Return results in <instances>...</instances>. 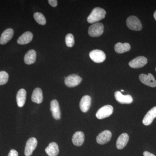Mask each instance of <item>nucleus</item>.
Wrapping results in <instances>:
<instances>
[{
	"label": "nucleus",
	"instance_id": "1a4fd4ad",
	"mask_svg": "<svg viewBox=\"0 0 156 156\" xmlns=\"http://www.w3.org/2000/svg\"><path fill=\"white\" fill-rule=\"evenodd\" d=\"M147 62V58L144 56H139L130 61L129 62V65L132 68H140L145 66Z\"/></svg>",
	"mask_w": 156,
	"mask_h": 156
},
{
	"label": "nucleus",
	"instance_id": "c756f323",
	"mask_svg": "<svg viewBox=\"0 0 156 156\" xmlns=\"http://www.w3.org/2000/svg\"><path fill=\"white\" fill-rule=\"evenodd\" d=\"M154 18L155 20L156 21V11H155L154 13Z\"/></svg>",
	"mask_w": 156,
	"mask_h": 156
},
{
	"label": "nucleus",
	"instance_id": "a878e982",
	"mask_svg": "<svg viewBox=\"0 0 156 156\" xmlns=\"http://www.w3.org/2000/svg\"><path fill=\"white\" fill-rule=\"evenodd\" d=\"M9 75L5 71L0 72V85H5L9 80Z\"/></svg>",
	"mask_w": 156,
	"mask_h": 156
},
{
	"label": "nucleus",
	"instance_id": "9b49d317",
	"mask_svg": "<svg viewBox=\"0 0 156 156\" xmlns=\"http://www.w3.org/2000/svg\"><path fill=\"white\" fill-rule=\"evenodd\" d=\"M115 97L117 101L122 104H129L133 102V98L131 95H123L119 91H116L115 92Z\"/></svg>",
	"mask_w": 156,
	"mask_h": 156
},
{
	"label": "nucleus",
	"instance_id": "dca6fc26",
	"mask_svg": "<svg viewBox=\"0 0 156 156\" xmlns=\"http://www.w3.org/2000/svg\"><path fill=\"white\" fill-rule=\"evenodd\" d=\"M129 137L127 133H123L119 136L116 141V147L118 149L124 148L127 145L129 140Z\"/></svg>",
	"mask_w": 156,
	"mask_h": 156
},
{
	"label": "nucleus",
	"instance_id": "b1692460",
	"mask_svg": "<svg viewBox=\"0 0 156 156\" xmlns=\"http://www.w3.org/2000/svg\"><path fill=\"white\" fill-rule=\"evenodd\" d=\"M34 17L36 22L40 25H44L46 24L47 22L46 18L42 13L36 12L34 14Z\"/></svg>",
	"mask_w": 156,
	"mask_h": 156
},
{
	"label": "nucleus",
	"instance_id": "6ab92c4d",
	"mask_svg": "<svg viewBox=\"0 0 156 156\" xmlns=\"http://www.w3.org/2000/svg\"><path fill=\"white\" fill-rule=\"evenodd\" d=\"M27 92L25 89H20L17 92L16 96V100L17 105L19 107H22L25 104L26 100Z\"/></svg>",
	"mask_w": 156,
	"mask_h": 156
},
{
	"label": "nucleus",
	"instance_id": "423d86ee",
	"mask_svg": "<svg viewBox=\"0 0 156 156\" xmlns=\"http://www.w3.org/2000/svg\"><path fill=\"white\" fill-rule=\"evenodd\" d=\"M89 56L92 61L96 63L103 62L106 58V55L104 52L99 50H92L89 53Z\"/></svg>",
	"mask_w": 156,
	"mask_h": 156
},
{
	"label": "nucleus",
	"instance_id": "7c9ffc66",
	"mask_svg": "<svg viewBox=\"0 0 156 156\" xmlns=\"http://www.w3.org/2000/svg\"><path fill=\"white\" fill-rule=\"evenodd\" d=\"M121 92H124V90H121Z\"/></svg>",
	"mask_w": 156,
	"mask_h": 156
},
{
	"label": "nucleus",
	"instance_id": "cd10ccee",
	"mask_svg": "<svg viewBox=\"0 0 156 156\" xmlns=\"http://www.w3.org/2000/svg\"><path fill=\"white\" fill-rule=\"evenodd\" d=\"M48 2L49 4L53 7H56L57 6L58 2L56 0H49Z\"/></svg>",
	"mask_w": 156,
	"mask_h": 156
},
{
	"label": "nucleus",
	"instance_id": "6e6552de",
	"mask_svg": "<svg viewBox=\"0 0 156 156\" xmlns=\"http://www.w3.org/2000/svg\"><path fill=\"white\" fill-rule=\"evenodd\" d=\"M37 145V140L35 137L29 138L26 144L24 154L26 156H30Z\"/></svg>",
	"mask_w": 156,
	"mask_h": 156
},
{
	"label": "nucleus",
	"instance_id": "9d476101",
	"mask_svg": "<svg viewBox=\"0 0 156 156\" xmlns=\"http://www.w3.org/2000/svg\"><path fill=\"white\" fill-rule=\"evenodd\" d=\"M112 134L109 130H105L101 132L96 137V141L98 144H104L111 139Z\"/></svg>",
	"mask_w": 156,
	"mask_h": 156
},
{
	"label": "nucleus",
	"instance_id": "c85d7f7f",
	"mask_svg": "<svg viewBox=\"0 0 156 156\" xmlns=\"http://www.w3.org/2000/svg\"><path fill=\"white\" fill-rule=\"evenodd\" d=\"M144 156H156L153 154L149 152L148 151H144L143 153Z\"/></svg>",
	"mask_w": 156,
	"mask_h": 156
},
{
	"label": "nucleus",
	"instance_id": "412c9836",
	"mask_svg": "<svg viewBox=\"0 0 156 156\" xmlns=\"http://www.w3.org/2000/svg\"><path fill=\"white\" fill-rule=\"evenodd\" d=\"M36 52L34 50H29L24 56V61L26 64H33L36 60Z\"/></svg>",
	"mask_w": 156,
	"mask_h": 156
},
{
	"label": "nucleus",
	"instance_id": "5701e85b",
	"mask_svg": "<svg viewBox=\"0 0 156 156\" xmlns=\"http://www.w3.org/2000/svg\"><path fill=\"white\" fill-rule=\"evenodd\" d=\"M115 50L118 53H123L128 52L131 49V45L128 43L122 44L118 43L115 45Z\"/></svg>",
	"mask_w": 156,
	"mask_h": 156
},
{
	"label": "nucleus",
	"instance_id": "bb28decb",
	"mask_svg": "<svg viewBox=\"0 0 156 156\" xmlns=\"http://www.w3.org/2000/svg\"><path fill=\"white\" fill-rule=\"evenodd\" d=\"M8 156H18V153L17 151L12 149L9 152Z\"/></svg>",
	"mask_w": 156,
	"mask_h": 156
},
{
	"label": "nucleus",
	"instance_id": "39448f33",
	"mask_svg": "<svg viewBox=\"0 0 156 156\" xmlns=\"http://www.w3.org/2000/svg\"><path fill=\"white\" fill-rule=\"evenodd\" d=\"M83 79L78 75L73 74L68 76L65 79V84L66 87L72 88L78 86L82 82Z\"/></svg>",
	"mask_w": 156,
	"mask_h": 156
},
{
	"label": "nucleus",
	"instance_id": "20e7f679",
	"mask_svg": "<svg viewBox=\"0 0 156 156\" xmlns=\"http://www.w3.org/2000/svg\"><path fill=\"white\" fill-rule=\"evenodd\" d=\"M113 111V107L112 105H105L98 109L96 113V117L98 119H105L112 115Z\"/></svg>",
	"mask_w": 156,
	"mask_h": 156
},
{
	"label": "nucleus",
	"instance_id": "f03ea898",
	"mask_svg": "<svg viewBox=\"0 0 156 156\" xmlns=\"http://www.w3.org/2000/svg\"><path fill=\"white\" fill-rule=\"evenodd\" d=\"M126 24L131 30L139 31L142 28V23L140 20L135 16H131L127 18Z\"/></svg>",
	"mask_w": 156,
	"mask_h": 156
},
{
	"label": "nucleus",
	"instance_id": "0eeeda50",
	"mask_svg": "<svg viewBox=\"0 0 156 156\" xmlns=\"http://www.w3.org/2000/svg\"><path fill=\"white\" fill-rule=\"evenodd\" d=\"M139 78L140 82L144 85L151 87H156V80L152 74L149 73L148 75L141 74L140 75Z\"/></svg>",
	"mask_w": 156,
	"mask_h": 156
},
{
	"label": "nucleus",
	"instance_id": "f3484780",
	"mask_svg": "<svg viewBox=\"0 0 156 156\" xmlns=\"http://www.w3.org/2000/svg\"><path fill=\"white\" fill-rule=\"evenodd\" d=\"M85 140V135L82 131H77L73 135L72 142L76 146H81L83 145Z\"/></svg>",
	"mask_w": 156,
	"mask_h": 156
},
{
	"label": "nucleus",
	"instance_id": "4468645a",
	"mask_svg": "<svg viewBox=\"0 0 156 156\" xmlns=\"http://www.w3.org/2000/svg\"><path fill=\"white\" fill-rule=\"evenodd\" d=\"M14 33V30L12 29L9 28L5 30L1 35L0 44L4 45L8 43L13 37Z\"/></svg>",
	"mask_w": 156,
	"mask_h": 156
},
{
	"label": "nucleus",
	"instance_id": "aec40b11",
	"mask_svg": "<svg viewBox=\"0 0 156 156\" xmlns=\"http://www.w3.org/2000/svg\"><path fill=\"white\" fill-rule=\"evenodd\" d=\"M45 151L49 156H57L59 153L58 144L54 142L50 143L45 149Z\"/></svg>",
	"mask_w": 156,
	"mask_h": 156
},
{
	"label": "nucleus",
	"instance_id": "7ed1b4c3",
	"mask_svg": "<svg viewBox=\"0 0 156 156\" xmlns=\"http://www.w3.org/2000/svg\"><path fill=\"white\" fill-rule=\"evenodd\" d=\"M104 25L101 23H96L90 26L88 30V33L90 37H98L102 34L104 32Z\"/></svg>",
	"mask_w": 156,
	"mask_h": 156
},
{
	"label": "nucleus",
	"instance_id": "2eb2a0df",
	"mask_svg": "<svg viewBox=\"0 0 156 156\" xmlns=\"http://www.w3.org/2000/svg\"><path fill=\"white\" fill-rule=\"evenodd\" d=\"M91 105V98L88 95L83 96L80 103L81 110L83 112L86 113L89 111Z\"/></svg>",
	"mask_w": 156,
	"mask_h": 156
},
{
	"label": "nucleus",
	"instance_id": "a211bd4d",
	"mask_svg": "<svg viewBox=\"0 0 156 156\" xmlns=\"http://www.w3.org/2000/svg\"><path fill=\"white\" fill-rule=\"evenodd\" d=\"M33 38V34L30 32L27 31L19 37L17 43L19 44L24 45L30 43Z\"/></svg>",
	"mask_w": 156,
	"mask_h": 156
},
{
	"label": "nucleus",
	"instance_id": "f8f14e48",
	"mask_svg": "<svg viewBox=\"0 0 156 156\" xmlns=\"http://www.w3.org/2000/svg\"><path fill=\"white\" fill-rule=\"evenodd\" d=\"M50 111L53 118L56 120L60 119L61 118V112L59 104L56 100H53L50 103Z\"/></svg>",
	"mask_w": 156,
	"mask_h": 156
},
{
	"label": "nucleus",
	"instance_id": "2f4dec72",
	"mask_svg": "<svg viewBox=\"0 0 156 156\" xmlns=\"http://www.w3.org/2000/svg\"><path fill=\"white\" fill-rule=\"evenodd\" d=\"M155 70H156V69H155Z\"/></svg>",
	"mask_w": 156,
	"mask_h": 156
},
{
	"label": "nucleus",
	"instance_id": "4be33fe9",
	"mask_svg": "<svg viewBox=\"0 0 156 156\" xmlns=\"http://www.w3.org/2000/svg\"><path fill=\"white\" fill-rule=\"evenodd\" d=\"M33 102L37 104L41 103L43 101V92L41 89L39 88L34 89L31 96Z\"/></svg>",
	"mask_w": 156,
	"mask_h": 156
},
{
	"label": "nucleus",
	"instance_id": "393cba45",
	"mask_svg": "<svg viewBox=\"0 0 156 156\" xmlns=\"http://www.w3.org/2000/svg\"><path fill=\"white\" fill-rule=\"evenodd\" d=\"M65 42L66 46L69 48H72L75 44L74 38L71 34H68L65 37Z\"/></svg>",
	"mask_w": 156,
	"mask_h": 156
},
{
	"label": "nucleus",
	"instance_id": "f257e3e1",
	"mask_svg": "<svg viewBox=\"0 0 156 156\" xmlns=\"http://www.w3.org/2000/svg\"><path fill=\"white\" fill-rule=\"evenodd\" d=\"M106 14V11L104 9L96 7L92 10L91 14L87 17V21L90 23L98 22L105 17Z\"/></svg>",
	"mask_w": 156,
	"mask_h": 156
},
{
	"label": "nucleus",
	"instance_id": "ddd939ff",
	"mask_svg": "<svg viewBox=\"0 0 156 156\" xmlns=\"http://www.w3.org/2000/svg\"><path fill=\"white\" fill-rule=\"evenodd\" d=\"M156 118V106H155L147 112L143 119V124L145 126H149L153 122L154 119Z\"/></svg>",
	"mask_w": 156,
	"mask_h": 156
}]
</instances>
